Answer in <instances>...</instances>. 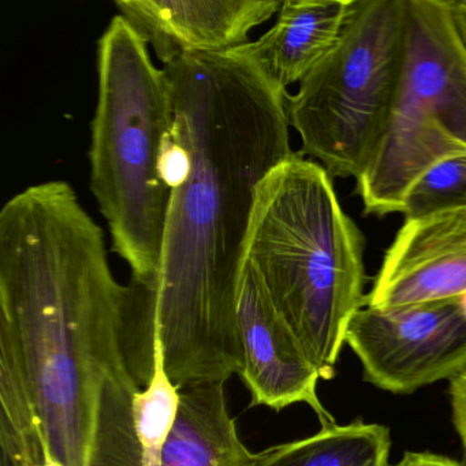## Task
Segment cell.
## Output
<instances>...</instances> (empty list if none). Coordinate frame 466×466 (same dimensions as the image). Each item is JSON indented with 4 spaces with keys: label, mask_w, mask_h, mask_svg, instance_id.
<instances>
[{
    "label": "cell",
    "mask_w": 466,
    "mask_h": 466,
    "mask_svg": "<svg viewBox=\"0 0 466 466\" xmlns=\"http://www.w3.org/2000/svg\"><path fill=\"white\" fill-rule=\"evenodd\" d=\"M178 390V414L162 466L252 465L255 454L239 438L226 402L225 383L190 384Z\"/></svg>",
    "instance_id": "12"
},
{
    "label": "cell",
    "mask_w": 466,
    "mask_h": 466,
    "mask_svg": "<svg viewBox=\"0 0 466 466\" xmlns=\"http://www.w3.org/2000/svg\"><path fill=\"white\" fill-rule=\"evenodd\" d=\"M0 466H40L47 458L39 416L17 359L0 339Z\"/></svg>",
    "instance_id": "14"
},
{
    "label": "cell",
    "mask_w": 466,
    "mask_h": 466,
    "mask_svg": "<svg viewBox=\"0 0 466 466\" xmlns=\"http://www.w3.org/2000/svg\"><path fill=\"white\" fill-rule=\"evenodd\" d=\"M365 238L326 170L301 154L260 182L245 260L329 380L349 324L365 307Z\"/></svg>",
    "instance_id": "3"
},
{
    "label": "cell",
    "mask_w": 466,
    "mask_h": 466,
    "mask_svg": "<svg viewBox=\"0 0 466 466\" xmlns=\"http://www.w3.org/2000/svg\"><path fill=\"white\" fill-rule=\"evenodd\" d=\"M178 408L179 390L166 372L162 346L155 338L152 378L135 400L138 466H162L163 451L176 424Z\"/></svg>",
    "instance_id": "15"
},
{
    "label": "cell",
    "mask_w": 466,
    "mask_h": 466,
    "mask_svg": "<svg viewBox=\"0 0 466 466\" xmlns=\"http://www.w3.org/2000/svg\"><path fill=\"white\" fill-rule=\"evenodd\" d=\"M354 0H285L277 21L256 42L238 48L277 91L288 94L331 53Z\"/></svg>",
    "instance_id": "11"
},
{
    "label": "cell",
    "mask_w": 466,
    "mask_h": 466,
    "mask_svg": "<svg viewBox=\"0 0 466 466\" xmlns=\"http://www.w3.org/2000/svg\"><path fill=\"white\" fill-rule=\"evenodd\" d=\"M346 345L368 383L411 394L466 372V296L400 308L367 307L351 319Z\"/></svg>",
    "instance_id": "7"
},
{
    "label": "cell",
    "mask_w": 466,
    "mask_h": 466,
    "mask_svg": "<svg viewBox=\"0 0 466 466\" xmlns=\"http://www.w3.org/2000/svg\"><path fill=\"white\" fill-rule=\"evenodd\" d=\"M408 43V0H354L331 53L286 96L301 154L334 178L372 162L397 99Z\"/></svg>",
    "instance_id": "5"
},
{
    "label": "cell",
    "mask_w": 466,
    "mask_h": 466,
    "mask_svg": "<svg viewBox=\"0 0 466 466\" xmlns=\"http://www.w3.org/2000/svg\"><path fill=\"white\" fill-rule=\"evenodd\" d=\"M458 36L466 50V0H444Z\"/></svg>",
    "instance_id": "19"
},
{
    "label": "cell",
    "mask_w": 466,
    "mask_h": 466,
    "mask_svg": "<svg viewBox=\"0 0 466 466\" xmlns=\"http://www.w3.org/2000/svg\"><path fill=\"white\" fill-rule=\"evenodd\" d=\"M280 0H118V15L163 66L187 56L228 54L279 12Z\"/></svg>",
    "instance_id": "10"
},
{
    "label": "cell",
    "mask_w": 466,
    "mask_h": 466,
    "mask_svg": "<svg viewBox=\"0 0 466 466\" xmlns=\"http://www.w3.org/2000/svg\"><path fill=\"white\" fill-rule=\"evenodd\" d=\"M40 466H64V465H62V463L56 462V461H54L53 458L48 457V455H47V458H46L45 463H43V465H40Z\"/></svg>",
    "instance_id": "20"
},
{
    "label": "cell",
    "mask_w": 466,
    "mask_h": 466,
    "mask_svg": "<svg viewBox=\"0 0 466 466\" xmlns=\"http://www.w3.org/2000/svg\"><path fill=\"white\" fill-rule=\"evenodd\" d=\"M97 75L89 187L114 252L130 267L133 280L151 289L170 203L165 167L173 129L170 84L147 43L119 15L100 37Z\"/></svg>",
    "instance_id": "4"
},
{
    "label": "cell",
    "mask_w": 466,
    "mask_h": 466,
    "mask_svg": "<svg viewBox=\"0 0 466 466\" xmlns=\"http://www.w3.org/2000/svg\"><path fill=\"white\" fill-rule=\"evenodd\" d=\"M237 327L242 349L238 376L250 392V406L282 410L305 403L321 427L337 424L319 400L318 368L247 260L239 279Z\"/></svg>",
    "instance_id": "8"
},
{
    "label": "cell",
    "mask_w": 466,
    "mask_h": 466,
    "mask_svg": "<svg viewBox=\"0 0 466 466\" xmlns=\"http://www.w3.org/2000/svg\"><path fill=\"white\" fill-rule=\"evenodd\" d=\"M394 466H463L458 461L432 452H406Z\"/></svg>",
    "instance_id": "18"
},
{
    "label": "cell",
    "mask_w": 466,
    "mask_h": 466,
    "mask_svg": "<svg viewBox=\"0 0 466 466\" xmlns=\"http://www.w3.org/2000/svg\"><path fill=\"white\" fill-rule=\"evenodd\" d=\"M173 100L170 203L147 340L177 389L242 370L237 299L260 182L296 152L286 96L239 50L163 66Z\"/></svg>",
    "instance_id": "1"
},
{
    "label": "cell",
    "mask_w": 466,
    "mask_h": 466,
    "mask_svg": "<svg viewBox=\"0 0 466 466\" xmlns=\"http://www.w3.org/2000/svg\"><path fill=\"white\" fill-rule=\"evenodd\" d=\"M465 296L466 208H458L403 222L365 305L386 309Z\"/></svg>",
    "instance_id": "9"
},
{
    "label": "cell",
    "mask_w": 466,
    "mask_h": 466,
    "mask_svg": "<svg viewBox=\"0 0 466 466\" xmlns=\"http://www.w3.org/2000/svg\"><path fill=\"white\" fill-rule=\"evenodd\" d=\"M135 288L108 263L102 228L65 181L26 187L0 212V339L17 359L48 457L137 466L129 359Z\"/></svg>",
    "instance_id": "2"
},
{
    "label": "cell",
    "mask_w": 466,
    "mask_h": 466,
    "mask_svg": "<svg viewBox=\"0 0 466 466\" xmlns=\"http://www.w3.org/2000/svg\"><path fill=\"white\" fill-rule=\"evenodd\" d=\"M466 208V155L447 157L428 168L409 187L400 214L405 220Z\"/></svg>",
    "instance_id": "16"
},
{
    "label": "cell",
    "mask_w": 466,
    "mask_h": 466,
    "mask_svg": "<svg viewBox=\"0 0 466 466\" xmlns=\"http://www.w3.org/2000/svg\"><path fill=\"white\" fill-rule=\"evenodd\" d=\"M450 400H451L452 421L455 430L466 450V372L452 379L450 383Z\"/></svg>",
    "instance_id": "17"
},
{
    "label": "cell",
    "mask_w": 466,
    "mask_h": 466,
    "mask_svg": "<svg viewBox=\"0 0 466 466\" xmlns=\"http://www.w3.org/2000/svg\"><path fill=\"white\" fill-rule=\"evenodd\" d=\"M466 155V50L444 0H408L405 66L383 140L357 190L365 214H400L422 173Z\"/></svg>",
    "instance_id": "6"
},
{
    "label": "cell",
    "mask_w": 466,
    "mask_h": 466,
    "mask_svg": "<svg viewBox=\"0 0 466 466\" xmlns=\"http://www.w3.org/2000/svg\"><path fill=\"white\" fill-rule=\"evenodd\" d=\"M390 430L361 420L258 452L250 466H390Z\"/></svg>",
    "instance_id": "13"
}]
</instances>
